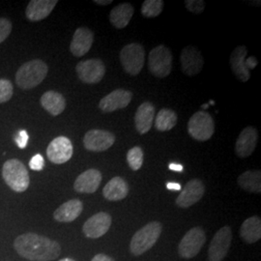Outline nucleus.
Segmentation results:
<instances>
[{"mask_svg":"<svg viewBox=\"0 0 261 261\" xmlns=\"http://www.w3.org/2000/svg\"><path fill=\"white\" fill-rule=\"evenodd\" d=\"M102 182V173L95 168L87 169L75 179L74 189L80 194H93Z\"/></svg>","mask_w":261,"mask_h":261,"instance_id":"18","label":"nucleus"},{"mask_svg":"<svg viewBox=\"0 0 261 261\" xmlns=\"http://www.w3.org/2000/svg\"><path fill=\"white\" fill-rule=\"evenodd\" d=\"M115 141V136L106 130H88L84 138L85 149L92 152H103L111 148Z\"/></svg>","mask_w":261,"mask_h":261,"instance_id":"11","label":"nucleus"},{"mask_svg":"<svg viewBox=\"0 0 261 261\" xmlns=\"http://www.w3.org/2000/svg\"><path fill=\"white\" fill-rule=\"evenodd\" d=\"M205 192L203 182L199 179H193L187 183L176 198V204L180 208H189L198 202Z\"/></svg>","mask_w":261,"mask_h":261,"instance_id":"14","label":"nucleus"},{"mask_svg":"<svg viewBox=\"0 0 261 261\" xmlns=\"http://www.w3.org/2000/svg\"><path fill=\"white\" fill-rule=\"evenodd\" d=\"M148 69L151 74L160 79L167 77L172 70V55L168 47L160 45L149 53Z\"/></svg>","mask_w":261,"mask_h":261,"instance_id":"6","label":"nucleus"},{"mask_svg":"<svg viewBox=\"0 0 261 261\" xmlns=\"http://www.w3.org/2000/svg\"><path fill=\"white\" fill-rule=\"evenodd\" d=\"M12 31V23L8 19H0V44L4 42Z\"/></svg>","mask_w":261,"mask_h":261,"instance_id":"34","label":"nucleus"},{"mask_svg":"<svg viewBox=\"0 0 261 261\" xmlns=\"http://www.w3.org/2000/svg\"><path fill=\"white\" fill-rule=\"evenodd\" d=\"M145 59L144 47L138 43L126 45L120 51V62L124 71L130 75H138L141 72Z\"/></svg>","mask_w":261,"mask_h":261,"instance_id":"5","label":"nucleus"},{"mask_svg":"<svg viewBox=\"0 0 261 261\" xmlns=\"http://www.w3.org/2000/svg\"><path fill=\"white\" fill-rule=\"evenodd\" d=\"M163 226L159 222H151L138 230L132 238L130 244V252L134 255H141L158 241L162 233Z\"/></svg>","mask_w":261,"mask_h":261,"instance_id":"4","label":"nucleus"},{"mask_svg":"<svg viewBox=\"0 0 261 261\" xmlns=\"http://www.w3.org/2000/svg\"><path fill=\"white\" fill-rule=\"evenodd\" d=\"M59 261H75V260H74V259H72V258H68V257H67V258H63V259H61V260H59Z\"/></svg>","mask_w":261,"mask_h":261,"instance_id":"42","label":"nucleus"},{"mask_svg":"<svg viewBox=\"0 0 261 261\" xmlns=\"http://www.w3.org/2000/svg\"><path fill=\"white\" fill-rule=\"evenodd\" d=\"M256 64H257V60L254 57H250V59H246V66L249 70L253 69Z\"/></svg>","mask_w":261,"mask_h":261,"instance_id":"38","label":"nucleus"},{"mask_svg":"<svg viewBox=\"0 0 261 261\" xmlns=\"http://www.w3.org/2000/svg\"><path fill=\"white\" fill-rule=\"evenodd\" d=\"M29 167L32 170H35V171L42 170L45 167V160L43 158V156L40 154H36L35 156H33L29 162Z\"/></svg>","mask_w":261,"mask_h":261,"instance_id":"35","label":"nucleus"},{"mask_svg":"<svg viewBox=\"0 0 261 261\" xmlns=\"http://www.w3.org/2000/svg\"><path fill=\"white\" fill-rule=\"evenodd\" d=\"M112 225V217L106 212H100L89 218L84 224L83 231L87 238L97 239L109 231Z\"/></svg>","mask_w":261,"mask_h":261,"instance_id":"13","label":"nucleus"},{"mask_svg":"<svg viewBox=\"0 0 261 261\" xmlns=\"http://www.w3.org/2000/svg\"><path fill=\"white\" fill-rule=\"evenodd\" d=\"M177 124V114L176 112L169 109H163L158 112L156 120H155V127L160 132H167L170 130L175 127Z\"/></svg>","mask_w":261,"mask_h":261,"instance_id":"29","label":"nucleus"},{"mask_svg":"<svg viewBox=\"0 0 261 261\" xmlns=\"http://www.w3.org/2000/svg\"><path fill=\"white\" fill-rule=\"evenodd\" d=\"M182 71L185 75L194 76L198 75L203 68L204 60L200 51L193 46L185 47L180 56Z\"/></svg>","mask_w":261,"mask_h":261,"instance_id":"15","label":"nucleus"},{"mask_svg":"<svg viewBox=\"0 0 261 261\" xmlns=\"http://www.w3.org/2000/svg\"><path fill=\"white\" fill-rule=\"evenodd\" d=\"M14 248L21 257L32 261L54 260L61 253L59 243L36 233L19 235Z\"/></svg>","mask_w":261,"mask_h":261,"instance_id":"1","label":"nucleus"},{"mask_svg":"<svg viewBox=\"0 0 261 261\" xmlns=\"http://www.w3.org/2000/svg\"><path fill=\"white\" fill-rule=\"evenodd\" d=\"M248 49L245 46L235 47L230 56V67L234 75L242 83H247L250 77V70L246 66V57Z\"/></svg>","mask_w":261,"mask_h":261,"instance_id":"20","label":"nucleus"},{"mask_svg":"<svg viewBox=\"0 0 261 261\" xmlns=\"http://www.w3.org/2000/svg\"><path fill=\"white\" fill-rule=\"evenodd\" d=\"M96 4H99V5H109L111 4L112 1V0H107V1H103V0H95L94 1Z\"/></svg>","mask_w":261,"mask_h":261,"instance_id":"41","label":"nucleus"},{"mask_svg":"<svg viewBox=\"0 0 261 261\" xmlns=\"http://www.w3.org/2000/svg\"><path fill=\"white\" fill-rule=\"evenodd\" d=\"M28 140H29V136H28V132L24 130H19L15 138V141L20 149H23L27 147Z\"/></svg>","mask_w":261,"mask_h":261,"instance_id":"36","label":"nucleus"},{"mask_svg":"<svg viewBox=\"0 0 261 261\" xmlns=\"http://www.w3.org/2000/svg\"><path fill=\"white\" fill-rule=\"evenodd\" d=\"M129 186L123 178L116 176L107 183L103 190V195L106 199L110 201H118L128 196Z\"/></svg>","mask_w":261,"mask_h":261,"instance_id":"24","label":"nucleus"},{"mask_svg":"<svg viewBox=\"0 0 261 261\" xmlns=\"http://www.w3.org/2000/svg\"><path fill=\"white\" fill-rule=\"evenodd\" d=\"M188 132L194 140L198 141L210 140L215 132L212 116L208 112H196L188 122Z\"/></svg>","mask_w":261,"mask_h":261,"instance_id":"7","label":"nucleus"},{"mask_svg":"<svg viewBox=\"0 0 261 261\" xmlns=\"http://www.w3.org/2000/svg\"><path fill=\"white\" fill-rule=\"evenodd\" d=\"M57 0H32L28 3L25 15L30 21L46 19L55 9Z\"/></svg>","mask_w":261,"mask_h":261,"instance_id":"21","label":"nucleus"},{"mask_svg":"<svg viewBox=\"0 0 261 261\" xmlns=\"http://www.w3.org/2000/svg\"><path fill=\"white\" fill-rule=\"evenodd\" d=\"M186 8L194 14H200L205 9V2L202 0H187Z\"/></svg>","mask_w":261,"mask_h":261,"instance_id":"33","label":"nucleus"},{"mask_svg":"<svg viewBox=\"0 0 261 261\" xmlns=\"http://www.w3.org/2000/svg\"><path fill=\"white\" fill-rule=\"evenodd\" d=\"M164 1L162 0H146L141 6V14L145 18H156L162 13Z\"/></svg>","mask_w":261,"mask_h":261,"instance_id":"30","label":"nucleus"},{"mask_svg":"<svg viewBox=\"0 0 261 261\" xmlns=\"http://www.w3.org/2000/svg\"><path fill=\"white\" fill-rule=\"evenodd\" d=\"M127 162L130 169L134 171L139 170L143 164V151L140 146H135L128 151Z\"/></svg>","mask_w":261,"mask_h":261,"instance_id":"31","label":"nucleus"},{"mask_svg":"<svg viewBox=\"0 0 261 261\" xmlns=\"http://www.w3.org/2000/svg\"><path fill=\"white\" fill-rule=\"evenodd\" d=\"M135 9L130 3H122L111 11L110 20L117 29L126 28L134 16Z\"/></svg>","mask_w":261,"mask_h":261,"instance_id":"26","label":"nucleus"},{"mask_svg":"<svg viewBox=\"0 0 261 261\" xmlns=\"http://www.w3.org/2000/svg\"><path fill=\"white\" fill-rule=\"evenodd\" d=\"M2 177L8 187L16 193L25 192L30 183L28 168L17 159H11L4 163Z\"/></svg>","mask_w":261,"mask_h":261,"instance_id":"3","label":"nucleus"},{"mask_svg":"<svg viewBox=\"0 0 261 261\" xmlns=\"http://www.w3.org/2000/svg\"><path fill=\"white\" fill-rule=\"evenodd\" d=\"M169 169L170 170H173V171H177V172H181L183 171V166L182 165H179V164H170L169 165Z\"/></svg>","mask_w":261,"mask_h":261,"instance_id":"40","label":"nucleus"},{"mask_svg":"<svg viewBox=\"0 0 261 261\" xmlns=\"http://www.w3.org/2000/svg\"><path fill=\"white\" fill-rule=\"evenodd\" d=\"M75 71L84 84H98L105 76L106 66L101 59H89L77 63Z\"/></svg>","mask_w":261,"mask_h":261,"instance_id":"9","label":"nucleus"},{"mask_svg":"<svg viewBox=\"0 0 261 261\" xmlns=\"http://www.w3.org/2000/svg\"><path fill=\"white\" fill-rule=\"evenodd\" d=\"M93 32L89 28H77L72 39V42L70 45V50L73 56L82 57L90 50V48L93 45Z\"/></svg>","mask_w":261,"mask_h":261,"instance_id":"19","label":"nucleus"},{"mask_svg":"<svg viewBox=\"0 0 261 261\" xmlns=\"http://www.w3.org/2000/svg\"><path fill=\"white\" fill-rule=\"evenodd\" d=\"M133 93L126 89H116L105 96L99 103V108L103 112H113L121 110L130 103Z\"/></svg>","mask_w":261,"mask_h":261,"instance_id":"17","label":"nucleus"},{"mask_svg":"<svg viewBox=\"0 0 261 261\" xmlns=\"http://www.w3.org/2000/svg\"><path fill=\"white\" fill-rule=\"evenodd\" d=\"M42 107L53 116H57L64 112L66 100L61 95L56 91H47L41 97Z\"/></svg>","mask_w":261,"mask_h":261,"instance_id":"25","label":"nucleus"},{"mask_svg":"<svg viewBox=\"0 0 261 261\" xmlns=\"http://www.w3.org/2000/svg\"><path fill=\"white\" fill-rule=\"evenodd\" d=\"M73 150L74 148L71 140L66 137H58L48 144L47 158L54 164L62 165L72 158Z\"/></svg>","mask_w":261,"mask_h":261,"instance_id":"12","label":"nucleus"},{"mask_svg":"<svg viewBox=\"0 0 261 261\" xmlns=\"http://www.w3.org/2000/svg\"><path fill=\"white\" fill-rule=\"evenodd\" d=\"M232 241V230L230 226H224L217 231L211 241L208 258L209 261H222L225 257Z\"/></svg>","mask_w":261,"mask_h":261,"instance_id":"10","label":"nucleus"},{"mask_svg":"<svg viewBox=\"0 0 261 261\" xmlns=\"http://www.w3.org/2000/svg\"><path fill=\"white\" fill-rule=\"evenodd\" d=\"M155 117V107L149 102L141 103L135 115L136 129L140 135H144L152 128Z\"/></svg>","mask_w":261,"mask_h":261,"instance_id":"22","label":"nucleus"},{"mask_svg":"<svg viewBox=\"0 0 261 261\" xmlns=\"http://www.w3.org/2000/svg\"><path fill=\"white\" fill-rule=\"evenodd\" d=\"M240 234L243 240L249 244L259 241L261 238V221L257 216H252L247 219L242 225Z\"/></svg>","mask_w":261,"mask_h":261,"instance_id":"27","label":"nucleus"},{"mask_svg":"<svg viewBox=\"0 0 261 261\" xmlns=\"http://www.w3.org/2000/svg\"><path fill=\"white\" fill-rule=\"evenodd\" d=\"M238 185L250 193H260L261 172L259 170H248L238 177Z\"/></svg>","mask_w":261,"mask_h":261,"instance_id":"28","label":"nucleus"},{"mask_svg":"<svg viewBox=\"0 0 261 261\" xmlns=\"http://www.w3.org/2000/svg\"><path fill=\"white\" fill-rule=\"evenodd\" d=\"M167 188L170 191H180L181 185L179 183H175V182H168L167 184Z\"/></svg>","mask_w":261,"mask_h":261,"instance_id":"39","label":"nucleus"},{"mask_svg":"<svg viewBox=\"0 0 261 261\" xmlns=\"http://www.w3.org/2000/svg\"><path fill=\"white\" fill-rule=\"evenodd\" d=\"M91 261H114L112 259V257H110L109 255L107 254H103V253H98L94 256Z\"/></svg>","mask_w":261,"mask_h":261,"instance_id":"37","label":"nucleus"},{"mask_svg":"<svg viewBox=\"0 0 261 261\" xmlns=\"http://www.w3.org/2000/svg\"><path fill=\"white\" fill-rule=\"evenodd\" d=\"M83 210L84 204L80 199H71L56 209L54 218L60 223H71L82 214Z\"/></svg>","mask_w":261,"mask_h":261,"instance_id":"23","label":"nucleus"},{"mask_svg":"<svg viewBox=\"0 0 261 261\" xmlns=\"http://www.w3.org/2000/svg\"><path fill=\"white\" fill-rule=\"evenodd\" d=\"M258 133L257 130L252 127H246L240 133L235 143V151L239 158H248L252 155L257 145Z\"/></svg>","mask_w":261,"mask_h":261,"instance_id":"16","label":"nucleus"},{"mask_svg":"<svg viewBox=\"0 0 261 261\" xmlns=\"http://www.w3.org/2000/svg\"><path fill=\"white\" fill-rule=\"evenodd\" d=\"M208 108V106L207 105H205V106H202V109H207Z\"/></svg>","mask_w":261,"mask_h":261,"instance_id":"43","label":"nucleus"},{"mask_svg":"<svg viewBox=\"0 0 261 261\" xmlns=\"http://www.w3.org/2000/svg\"><path fill=\"white\" fill-rule=\"evenodd\" d=\"M14 93V87L12 83L5 80H0V103H6L11 100L12 96Z\"/></svg>","mask_w":261,"mask_h":261,"instance_id":"32","label":"nucleus"},{"mask_svg":"<svg viewBox=\"0 0 261 261\" xmlns=\"http://www.w3.org/2000/svg\"><path fill=\"white\" fill-rule=\"evenodd\" d=\"M47 72L48 67L43 60L33 59L19 67L16 74V83L21 89H32L46 79Z\"/></svg>","mask_w":261,"mask_h":261,"instance_id":"2","label":"nucleus"},{"mask_svg":"<svg viewBox=\"0 0 261 261\" xmlns=\"http://www.w3.org/2000/svg\"><path fill=\"white\" fill-rule=\"evenodd\" d=\"M205 240L204 230L199 226L193 227L185 234L179 244L178 252L180 256L183 258L195 257L200 252Z\"/></svg>","mask_w":261,"mask_h":261,"instance_id":"8","label":"nucleus"}]
</instances>
